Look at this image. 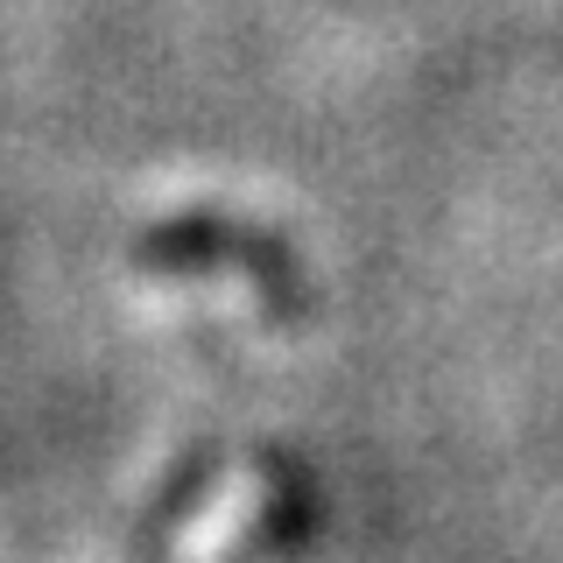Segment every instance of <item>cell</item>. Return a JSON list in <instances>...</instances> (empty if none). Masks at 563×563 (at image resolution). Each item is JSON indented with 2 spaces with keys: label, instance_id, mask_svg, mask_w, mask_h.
<instances>
[{
  "label": "cell",
  "instance_id": "cell-1",
  "mask_svg": "<svg viewBox=\"0 0 563 563\" xmlns=\"http://www.w3.org/2000/svg\"><path fill=\"white\" fill-rule=\"evenodd\" d=\"M128 261L148 275H211V268H240L268 296V310L296 317L303 310V268H296L289 240L261 233V225L233 219V211H169V219H148L128 240Z\"/></svg>",
  "mask_w": 563,
  "mask_h": 563
}]
</instances>
